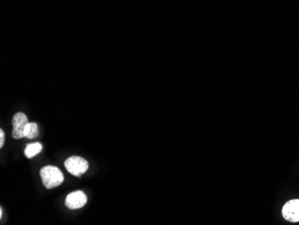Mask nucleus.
Segmentation results:
<instances>
[{
  "label": "nucleus",
  "instance_id": "3",
  "mask_svg": "<svg viewBox=\"0 0 299 225\" xmlns=\"http://www.w3.org/2000/svg\"><path fill=\"white\" fill-rule=\"evenodd\" d=\"M28 122V118L25 113L18 112L15 114L12 119L13 125V131L12 136L15 139H21L25 137V129Z\"/></svg>",
  "mask_w": 299,
  "mask_h": 225
},
{
  "label": "nucleus",
  "instance_id": "7",
  "mask_svg": "<svg viewBox=\"0 0 299 225\" xmlns=\"http://www.w3.org/2000/svg\"><path fill=\"white\" fill-rule=\"evenodd\" d=\"M39 136L38 124L35 122H29L26 125L25 129V137L29 139H34Z\"/></svg>",
  "mask_w": 299,
  "mask_h": 225
},
{
  "label": "nucleus",
  "instance_id": "6",
  "mask_svg": "<svg viewBox=\"0 0 299 225\" xmlns=\"http://www.w3.org/2000/svg\"><path fill=\"white\" fill-rule=\"evenodd\" d=\"M43 150V145L40 143H34L26 145L25 149V155L27 158H33L41 153Z\"/></svg>",
  "mask_w": 299,
  "mask_h": 225
},
{
  "label": "nucleus",
  "instance_id": "2",
  "mask_svg": "<svg viewBox=\"0 0 299 225\" xmlns=\"http://www.w3.org/2000/svg\"><path fill=\"white\" fill-rule=\"evenodd\" d=\"M65 167L70 174L76 177H81L88 170L89 163L84 158L72 156L65 161Z\"/></svg>",
  "mask_w": 299,
  "mask_h": 225
},
{
  "label": "nucleus",
  "instance_id": "1",
  "mask_svg": "<svg viewBox=\"0 0 299 225\" xmlns=\"http://www.w3.org/2000/svg\"><path fill=\"white\" fill-rule=\"evenodd\" d=\"M40 176L43 180L44 187L47 189H52L59 187L64 182V174L62 171L55 166H45L40 171Z\"/></svg>",
  "mask_w": 299,
  "mask_h": 225
},
{
  "label": "nucleus",
  "instance_id": "8",
  "mask_svg": "<svg viewBox=\"0 0 299 225\" xmlns=\"http://www.w3.org/2000/svg\"><path fill=\"white\" fill-rule=\"evenodd\" d=\"M5 144V133L3 129H0V147L2 148Z\"/></svg>",
  "mask_w": 299,
  "mask_h": 225
},
{
  "label": "nucleus",
  "instance_id": "5",
  "mask_svg": "<svg viewBox=\"0 0 299 225\" xmlns=\"http://www.w3.org/2000/svg\"><path fill=\"white\" fill-rule=\"evenodd\" d=\"M87 202V196L83 191H75L70 193L66 198V205L68 209L76 210L85 206Z\"/></svg>",
  "mask_w": 299,
  "mask_h": 225
},
{
  "label": "nucleus",
  "instance_id": "4",
  "mask_svg": "<svg viewBox=\"0 0 299 225\" xmlns=\"http://www.w3.org/2000/svg\"><path fill=\"white\" fill-rule=\"evenodd\" d=\"M282 215L286 221L291 222L299 221V199L286 202L282 209Z\"/></svg>",
  "mask_w": 299,
  "mask_h": 225
},
{
  "label": "nucleus",
  "instance_id": "9",
  "mask_svg": "<svg viewBox=\"0 0 299 225\" xmlns=\"http://www.w3.org/2000/svg\"><path fill=\"white\" fill-rule=\"evenodd\" d=\"M2 215H3V209L1 207V209H0V217H2Z\"/></svg>",
  "mask_w": 299,
  "mask_h": 225
}]
</instances>
